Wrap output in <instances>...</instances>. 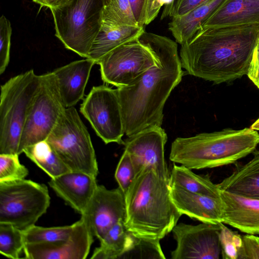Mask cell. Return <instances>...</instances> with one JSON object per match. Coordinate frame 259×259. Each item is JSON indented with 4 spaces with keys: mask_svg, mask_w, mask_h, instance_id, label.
Segmentation results:
<instances>
[{
    "mask_svg": "<svg viewBox=\"0 0 259 259\" xmlns=\"http://www.w3.org/2000/svg\"><path fill=\"white\" fill-rule=\"evenodd\" d=\"M172 0H146L145 25L157 17L162 6L169 5Z\"/></svg>",
    "mask_w": 259,
    "mask_h": 259,
    "instance_id": "37",
    "label": "cell"
},
{
    "mask_svg": "<svg viewBox=\"0 0 259 259\" xmlns=\"http://www.w3.org/2000/svg\"><path fill=\"white\" fill-rule=\"evenodd\" d=\"M169 177L149 166L136 175L125 195L127 230L135 236L161 240L182 215L170 197Z\"/></svg>",
    "mask_w": 259,
    "mask_h": 259,
    "instance_id": "3",
    "label": "cell"
},
{
    "mask_svg": "<svg viewBox=\"0 0 259 259\" xmlns=\"http://www.w3.org/2000/svg\"><path fill=\"white\" fill-rule=\"evenodd\" d=\"M250 128L255 131H259V118L251 125Z\"/></svg>",
    "mask_w": 259,
    "mask_h": 259,
    "instance_id": "41",
    "label": "cell"
},
{
    "mask_svg": "<svg viewBox=\"0 0 259 259\" xmlns=\"http://www.w3.org/2000/svg\"><path fill=\"white\" fill-rule=\"evenodd\" d=\"M127 137L124 141V150L130 154L137 173L149 166L169 177L164 156L167 136L163 128L155 126Z\"/></svg>",
    "mask_w": 259,
    "mask_h": 259,
    "instance_id": "14",
    "label": "cell"
},
{
    "mask_svg": "<svg viewBox=\"0 0 259 259\" xmlns=\"http://www.w3.org/2000/svg\"><path fill=\"white\" fill-rule=\"evenodd\" d=\"M225 0H208L186 14L171 18L168 29L181 45L189 41Z\"/></svg>",
    "mask_w": 259,
    "mask_h": 259,
    "instance_id": "23",
    "label": "cell"
},
{
    "mask_svg": "<svg viewBox=\"0 0 259 259\" xmlns=\"http://www.w3.org/2000/svg\"><path fill=\"white\" fill-rule=\"evenodd\" d=\"M50 204L47 186L21 179L0 182V223L25 230L35 225Z\"/></svg>",
    "mask_w": 259,
    "mask_h": 259,
    "instance_id": "8",
    "label": "cell"
},
{
    "mask_svg": "<svg viewBox=\"0 0 259 259\" xmlns=\"http://www.w3.org/2000/svg\"><path fill=\"white\" fill-rule=\"evenodd\" d=\"M237 259H259V237L248 234L242 236Z\"/></svg>",
    "mask_w": 259,
    "mask_h": 259,
    "instance_id": "36",
    "label": "cell"
},
{
    "mask_svg": "<svg viewBox=\"0 0 259 259\" xmlns=\"http://www.w3.org/2000/svg\"><path fill=\"white\" fill-rule=\"evenodd\" d=\"M169 183L170 187L190 193L220 197V189L217 184L211 181L208 175L196 174L191 169L182 165L174 164L169 175Z\"/></svg>",
    "mask_w": 259,
    "mask_h": 259,
    "instance_id": "25",
    "label": "cell"
},
{
    "mask_svg": "<svg viewBox=\"0 0 259 259\" xmlns=\"http://www.w3.org/2000/svg\"><path fill=\"white\" fill-rule=\"evenodd\" d=\"M104 6L103 0H70L50 9L55 36L67 49L88 58L101 26Z\"/></svg>",
    "mask_w": 259,
    "mask_h": 259,
    "instance_id": "6",
    "label": "cell"
},
{
    "mask_svg": "<svg viewBox=\"0 0 259 259\" xmlns=\"http://www.w3.org/2000/svg\"><path fill=\"white\" fill-rule=\"evenodd\" d=\"M208 0H172L168 5L164 6L161 20L184 15Z\"/></svg>",
    "mask_w": 259,
    "mask_h": 259,
    "instance_id": "35",
    "label": "cell"
},
{
    "mask_svg": "<svg viewBox=\"0 0 259 259\" xmlns=\"http://www.w3.org/2000/svg\"><path fill=\"white\" fill-rule=\"evenodd\" d=\"M48 184L59 197L81 215L86 210L98 186L96 177L77 171L51 178Z\"/></svg>",
    "mask_w": 259,
    "mask_h": 259,
    "instance_id": "16",
    "label": "cell"
},
{
    "mask_svg": "<svg viewBox=\"0 0 259 259\" xmlns=\"http://www.w3.org/2000/svg\"><path fill=\"white\" fill-rule=\"evenodd\" d=\"M18 154H0V182L24 179L28 169L19 160Z\"/></svg>",
    "mask_w": 259,
    "mask_h": 259,
    "instance_id": "31",
    "label": "cell"
},
{
    "mask_svg": "<svg viewBox=\"0 0 259 259\" xmlns=\"http://www.w3.org/2000/svg\"><path fill=\"white\" fill-rule=\"evenodd\" d=\"M12 28L4 15L0 18V74L7 68L10 61Z\"/></svg>",
    "mask_w": 259,
    "mask_h": 259,
    "instance_id": "34",
    "label": "cell"
},
{
    "mask_svg": "<svg viewBox=\"0 0 259 259\" xmlns=\"http://www.w3.org/2000/svg\"><path fill=\"white\" fill-rule=\"evenodd\" d=\"M41 75L33 69L15 76L1 87L0 154H18L29 110Z\"/></svg>",
    "mask_w": 259,
    "mask_h": 259,
    "instance_id": "5",
    "label": "cell"
},
{
    "mask_svg": "<svg viewBox=\"0 0 259 259\" xmlns=\"http://www.w3.org/2000/svg\"><path fill=\"white\" fill-rule=\"evenodd\" d=\"M246 75L259 89V40L254 50Z\"/></svg>",
    "mask_w": 259,
    "mask_h": 259,
    "instance_id": "38",
    "label": "cell"
},
{
    "mask_svg": "<svg viewBox=\"0 0 259 259\" xmlns=\"http://www.w3.org/2000/svg\"><path fill=\"white\" fill-rule=\"evenodd\" d=\"M101 22L115 25L140 26L128 0H109L104 6Z\"/></svg>",
    "mask_w": 259,
    "mask_h": 259,
    "instance_id": "28",
    "label": "cell"
},
{
    "mask_svg": "<svg viewBox=\"0 0 259 259\" xmlns=\"http://www.w3.org/2000/svg\"><path fill=\"white\" fill-rule=\"evenodd\" d=\"M80 111L105 144L124 145L125 134L117 89L95 86L80 105Z\"/></svg>",
    "mask_w": 259,
    "mask_h": 259,
    "instance_id": "10",
    "label": "cell"
},
{
    "mask_svg": "<svg viewBox=\"0 0 259 259\" xmlns=\"http://www.w3.org/2000/svg\"><path fill=\"white\" fill-rule=\"evenodd\" d=\"M155 63L153 52L138 38L115 48L97 64L103 81L119 88L132 83Z\"/></svg>",
    "mask_w": 259,
    "mask_h": 259,
    "instance_id": "11",
    "label": "cell"
},
{
    "mask_svg": "<svg viewBox=\"0 0 259 259\" xmlns=\"http://www.w3.org/2000/svg\"><path fill=\"white\" fill-rule=\"evenodd\" d=\"M245 164L235 163L232 174L218 184L220 190L246 197L259 199V150Z\"/></svg>",
    "mask_w": 259,
    "mask_h": 259,
    "instance_id": "22",
    "label": "cell"
},
{
    "mask_svg": "<svg viewBox=\"0 0 259 259\" xmlns=\"http://www.w3.org/2000/svg\"><path fill=\"white\" fill-rule=\"evenodd\" d=\"M66 108L55 73L42 74L21 137L19 155L27 147L47 140Z\"/></svg>",
    "mask_w": 259,
    "mask_h": 259,
    "instance_id": "9",
    "label": "cell"
},
{
    "mask_svg": "<svg viewBox=\"0 0 259 259\" xmlns=\"http://www.w3.org/2000/svg\"><path fill=\"white\" fill-rule=\"evenodd\" d=\"M133 13L140 26H145L146 0H128Z\"/></svg>",
    "mask_w": 259,
    "mask_h": 259,
    "instance_id": "39",
    "label": "cell"
},
{
    "mask_svg": "<svg viewBox=\"0 0 259 259\" xmlns=\"http://www.w3.org/2000/svg\"><path fill=\"white\" fill-rule=\"evenodd\" d=\"M139 39L153 52L156 63L131 84L117 89L127 137L161 126L165 102L184 74L176 41L146 31Z\"/></svg>",
    "mask_w": 259,
    "mask_h": 259,
    "instance_id": "1",
    "label": "cell"
},
{
    "mask_svg": "<svg viewBox=\"0 0 259 259\" xmlns=\"http://www.w3.org/2000/svg\"><path fill=\"white\" fill-rule=\"evenodd\" d=\"M220 224H177L172 232L177 242L172 259H218L221 254Z\"/></svg>",
    "mask_w": 259,
    "mask_h": 259,
    "instance_id": "12",
    "label": "cell"
},
{
    "mask_svg": "<svg viewBox=\"0 0 259 259\" xmlns=\"http://www.w3.org/2000/svg\"><path fill=\"white\" fill-rule=\"evenodd\" d=\"M70 0H33L41 7H45L50 9L57 8L66 4Z\"/></svg>",
    "mask_w": 259,
    "mask_h": 259,
    "instance_id": "40",
    "label": "cell"
},
{
    "mask_svg": "<svg viewBox=\"0 0 259 259\" xmlns=\"http://www.w3.org/2000/svg\"><path fill=\"white\" fill-rule=\"evenodd\" d=\"M23 153L51 178L71 171L47 140L27 147Z\"/></svg>",
    "mask_w": 259,
    "mask_h": 259,
    "instance_id": "26",
    "label": "cell"
},
{
    "mask_svg": "<svg viewBox=\"0 0 259 259\" xmlns=\"http://www.w3.org/2000/svg\"><path fill=\"white\" fill-rule=\"evenodd\" d=\"M47 141L71 171L97 178L98 166L95 150L75 108H66Z\"/></svg>",
    "mask_w": 259,
    "mask_h": 259,
    "instance_id": "7",
    "label": "cell"
},
{
    "mask_svg": "<svg viewBox=\"0 0 259 259\" xmlns=\"http://www.w3.org/2000/svg\"><path fill=\"white\" fill-rule=\"evenodd\" d=\"M137 171L128 152L124 150L117 164L115 178L124 195L134 180Z\"/></svg>",
    "mask_w": 259,
    "mask_h": 259,
    "instance_id": "32",
    "label": "cell"
},
{
    "mask_svg": "<svg viewBox=\"0 0 259 259\" xmlns=\"http://www.w3.org/2000/svg\"><path fill=\"white\" fill-rule=\"evenodd\" d=\"M135 236L120 220L111 227L100 240V245L93 253L92 259H116L121 257L133 246Z\"/></svg>",
    "mask_w": 259,
    "mask_h": 259,
    "instance_id": "24",
    "label": "cell"
},
{
    "mask_svg": "<svg viewBox=\"0 0 259 259\" xmlns=\"http://www.w3.org/2000/svg\"><path fill=\"white\" fill-rule=\"evenodd\" d=\"M223 223L242 232L259 235V199L220 190Z\"/></svg>",
    "mask_w": 259,
    "mask_h": 259,
    "instance_id": "17",
    "label": "cell"
},
{
    "mask_svg": "<svg viewBox=\"0 0 259 259\" xmlns=\"http://www.w3.org/2000/svg\"><path fill=\"white\" fill-rule=\"evenodd\" d=\"M73 224L69 226L42 227L33 225L23 231L25 244L51 243L65 240L70 237Z\"/></svg>",
    "mask_w": 259,
    "mask_h": 259,
    "instance_id": "27",
    "label": "cell"
},
{
    "mask_svg": "<svg viewBox=\"0 0 259 259\" xmlns=\"http://www.w3.org/2000/svg\"><path fill=\"white\" fill-rule=\"evenodd\" d=\"M221 230L220 243L221 254L223 258H237V252L241 244L242 236L220 223Z\"/></svg>",
    "mask_w": 259,
    "mask_h": 259,
    "instance_id": "33",
    "label": "cell"
},
{
    "mask_svg": "<svg viewBox=\"0 0 259 259\" xmlns=\"http://www.w3.org/2000/svg\"><path fill=\"white\" fill-rule=\"evenodd\" d=\"M70 237L65 240L51 243L27 244L25 258L28 259H84L94 241L93 235L85 220L81 217L73 224Z\"/></svg>",
    "mask_w": 259,
    "mask_h": 259,
    "instance_id": "15",
    "label": "cell"
},
{
    "mask_svg": "<svg viewBox=\"0 0 259 259\" xmlns=\"http://www.w3.org/2000/svg\"><path fill=\"white\" fill-rule=\"evenodd\" d=\"M259 40V26L234 25L200 28L181 45L182 68L189 75L229 82L247 73Z\"/></svg>",
    "mask_w": 259,
    "mask_h": 259,
    "instance_id": "2",
    "label": "cell"
},
{
    "mask_svg": "<svg viewBox=\"0 0 259 259\" xmlns=\"http://www.w3.org/2000/svg\"><path fill=\"white\" fill-rule=\"evenodd\" d=\"M259 134L251 128H230L176 138L169 159L190 169L213 168L235 163L256 149Z\"/></svg>",
    "mask_w": 259,
    "mask_h": 259,
    "instance_id": "4",
    "label": "cell"
},
{
    "mask_svg": "<svg viewBox=\"0 0 259 259\" xmlns=\"http://www.w3.org/2000/svg\"><path fill=\"white\" fill-rule=\"evenodd\" d=\"M25 245L22 230L10 224L0 223L1 254L10 258H19Z\"/></svg>",
    "mask_w": 259,
    "mask_h": 259,
    "instance_id": "29",
    "label": "cell"
},
{
    "mask_svg": "<svg viewBox=\"0 0 259 259\" xmlns=\"http://www.w3.org/2000/svg\"><path fill=\"white\" fill-rule=\"evenodd\" d=\"M170 187V197L182 214L202 223H223V205L220 197L194 194Z\"/></svg>",
    "mask_w": 259,
    "mask_h": 259,
    "instance_id": "18",
    "label": "cell"
},
{
    "mask_svg": "<svg viewBox=\"0 0 259 259\" xmlns=\"http://www.w3.org/2000/svg\"><path fill=\"white\" fill-rule=\"evenodd\" d=\"M109 1V0H103L104 5H106L108 2Z\"/></svg>",
    "mask_w": 259,
    "mask_h": 259,
    "instance_id": "42",
    "label": "cell"
},
{
    "mask_svg": "<svg viewBox=\"0 0 259 259\" xmlns=\"http://www.w3.org/2000/svg\"><path fill=\"white\" fill-rule=\"evenodd\" d=\"M145 31V26H120L101 22L88 58L97 64L106 54L118 47L139 38Z\"/></svg>",
    "mask_w": 259,
    "mask_h": 259,
    "instance_id": "21",
    "label": "cell"
},
{
    "mask_svg": "<svg viewBox=\"0 0 259 259\" xmlns=\"http://www.w3.org/2000/svg\"><path fill=\"white\" fill-rule=\"evenodd\" d=\"M81 215L94 236L100 240L117 222L125 221V195L119 187L109 190L98 185L86 210Z\"/></svg>",
    "mask_w": 259,
    "mask_h": 259,
    "instance_id": "13",
    "label": "cell"
},
{
    "mask_svg": "<svg viewBox=\"0 0 259 259\" xmlns=\"http://www.w3.org/2000/svg\"><path fill=\"white\" fill-rule=\"evenodd\" d=\"M243 24L259 26V0H225L200 28Z\"/></svg>",
    "mask_w": 259,
    "mask_h": 259,
    "instance_id": "20",
    "label": "cell"
},
{
    "mask_svg": "<svg viewBox=\"0 0 259 259\" xmlns=\"http://www.w3.org/2000/svg\"><path fill=\"white\" fill-rule=\"evenodd\" d=\"M165 258L160 240L139 238L135 236L132 248L121 258Z\"/></svg>",
    "mask_w": 259,
    "mask_h": 259,
    "instance_id": "30",
    "label": "cell"
},
{
    "mask_svg": "<svg viewBox=\"0 0 259 259\" xmlns=\"http://www.w3.org/2000/svg\"><path fill=\"white\" fill-rule=\"evenodd\" d=\"M96 62L90 58L74 61L56 69L60 92L67 108L82 99L90 73Z\"/></svg>",
    "mask_w": 259,
    "mask_h": 259,
    "instance_id": "19",
    "label": "cell"
}]
</instances>
